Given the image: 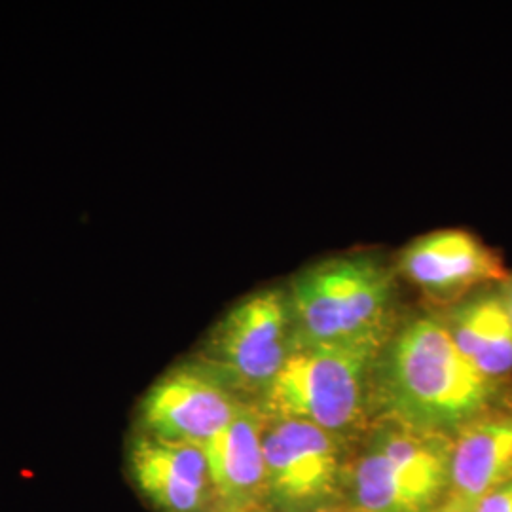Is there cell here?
<instances>
[{
    "label": "cell",
    "instance_id": "1",
    "mask_svg": "<svg viewBox=\"0 0 512 512\" xmlns=\"http://www.w3.org/2000/svg\"><path fill=\"white\" fill-rule=\"evenodd\" d=\"M501 389L459 351L439 311L403 315L374 365L376 416L448 437L499 408Z\"/></svg>",
    "mask_w": 512,
    "mask_h": 512
},
{
    "label": "cell",
    "instance_id": "2",
    "mask_svg": "<svg viewBox=\"0 0 512 512\" xmlns=\"http://www.w3.org/2000/svg\"><path fill=\"white\" fill-rule=\"evenodd\" d=\"M397 268L380 253L329 256L285 285L294 348L385 342L401 321Z\"/></svg>",
    "mask_w": 512,
    "mask_h": 512
},
{
    "label": "cell",
    "instance_id": "3",
    "mask_svg": "<svg viewBox=\"0 0 512 512\" xmlns=\"http://www.w3.org/2000/svg\"><path fill=\"white\" fill-rule=\"evenodd\" d=\"M454 437L376 416L353 442L344 503L359 512H435L450 497Z\"/></svg>",
    "mask_w": 512,
    "mask_h": 512
},
{
    "label": "cell",
    "instance_id": "4",
    "mask_svg": "<svg viewBox=\"0 0 512 512\" xmlns=\"http://www.w3.org/2000/svg\"><path fill=\"white\" fill-rule=\"evenodd\" d=\"M385 342L294 348L256 408L355 442L376 418L374 365Z\"/></svg>",
    "mask_w": 512,
    "mask_h": 512
},
{
    "label": "cell",
    "instance_id": "5",
    "mask_svg": "<svg viewBox=\"0 0 512 512\" xmlns=\"http://www.w3.org/2000/svg\"><path fill=\"white\" fill-rule=\"evenodd\" d=\"M293 349L287 289L274 285L236 302L190 359L213 372L241 403L258 406Z\"/></svg>",
    "mask_w": 512,
    "mask_h": 512
},
{
    "label": "cell",
    "instance_id": "6",
    "mask_svg": "<svg viewBox=\"0 0 512 512\" xmlns=\"http://www.w3.org/2000/svg\"><path fill=\"white\" fill-rule=\"evenodd\" d=\"M262 444L268 507L310 512L344 503L353 442L310 421L262 414Z\"/></svg>",
    "mask_w": 512,
    "mask_h": 512
},
{
    "label": "cell",
    "instance_id": "7",
    "mask_svg": "<svg viewBox=\"0 0 512 512\" xmlns=\"http://www.w3.org/2000/svg\"><path fill=\"white\" fill-rule=\"evenodd\" d=\"M245 406L205 366L188 359L162 374L139 406V433L205 446Z\"/></svg>",
    "mask_w": 512,
    "mask_h": 512
},
{
    "label": "cell",
    "instance_id": "8",
    "mask_svg": "<svg viewBox=\"0 0 512 512\" xmlns=\"http://www.w3.org/2000/svg\"><path fill=\"white\" fill-rule=\"evenodd\" d=\"M397 274L439 306H452L478 287L505 281L503 258L465 230H437L412 239L395 264Z\"/></svg>",
    "mask_w": 512,
    "mask_h": 512
},
{
    "label": "cell",
    "instance_id": "9",
    "mask_svg": "<svg viewBox=\"0 0 512 512\" xmlns=\"http://www.w3.org/2000/svg\"><path fill=\"white\" fill-rule=\"evenodd\" d=\"M128 469L137 492L158 512H219L203 446L135 433Z\"/></svg>",
    "mask_w": 512,
    "mask_h": 512
},
{
    "label": "cell",
    "instance_id": "10",
    "mask_svg": "<svg viewBox=\"0 0 512 512\" xmlns=\"http://www.w3.org/2000/svg\"><path fill=\"white\" fill-rule=\"evenodd\" d=\"M220 511L266 503V459L262 414L245 404L217 437L205 446Z\"/></svg>",
    "mask_w": 512,
    "mask_h": 512
},
{
    "label": "cell",
    "instance_id": "11",
    "mask_svg": "<svg viewBox=\"0 0 512 512\" xmlns=\"http://www.w3.org/2000/svg\"><path fill=\"white\" fill-rule=\"evenodd\" d=\"M512 476V412L495 408L454 435L450 499L473 509Z\"/></svg>",
    "mask_w": 512,
    "mask_h": 512
},
{
    "label": "cell",
    "instance_id": "12",
    "mask_svg": "<svg viewBox=\"0 0 512 512\" xmlns=\"http://www.w3.org/2000/svg\"><path fill=\"white\" fill-rule=\"evenodd\" d=\"M459 351L495 384L512 378V321L501 293L480 291L440 311Z\"/></svg>",
    "mask_w": 512,
    "mask_h": 512
},
{
    "label": "cell",
    "instance_id": "13",
    "mask_svg": "<svg viewBox=\"0 0 512 512\" xmlns=\"http://www.w3.org/2000/svg\"><path fill=\"white\" fill-rule=\"evenodd\" d=\"M473 512H512V476L473 505Z\"/></svg>",
    "mask_w": 512,
    "mask_h": 512
},
{
    "label": "cell",
    "instance_id": "14",
    "mask_svg": "<svg viewBox=\"0 0 512 512\" xmlns=\"http://www.w3.org/2000/svg\"><path fill=\"white\" fill-rule=\"evenodd\" d=\"M435 512H473V509L469 505H465V503H459L456 499L448 497L446 503L440 505L439 509Z\"/></svg>",
    "mask_w": 512,
    "mask_h": 512
},
{
    "label": "cell",
    "instance_id": "15",
    "mask_svg": "<svg viewBox=\"0 0 512 512\" xmlns=\"http://www.w3.org/2000/svg\"><path fill=\"white\" fill-rule=\"evenodd\" d=\"M501 296H503V302H505V306H507V311H509V315H511L512 321V277L509 275L505 281H503V287H501Z\"/></svg>",
    "mask_w": 512,
    "mask_h": 512
},
{
    "label": "cell",
    "instance_id": "16",
    "mask_svg": "<svg viewBox=\"0 0 512 512\" xmlns=\"http://www.w3.org/2000/svg\"><path fill=\"white\" fill-rule=\"evenodd\" d=\"M310 512H359L353 507H349L348 503H334V505H327V507H321V509H315Z\"/></svg>",
    "mask_w": 512,
    "mask_h": 512
},
{
    "label": "cell",
    "instance_id": "17",
    "mask_svg": "<svg viewBox=\"0 0 512 512\" xmlns=\"http://www.w3.org/2000/svg\"><path fill=\"white\" fill-rule=\"evenodd\" d=\"M219 512H275L272 507H268L266 503L262 505H251V507H239V509H226V511Z\"/></svg>",
    "mask_w": 512,
    "mask_h": 512
}]
</instances>
